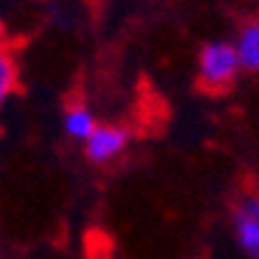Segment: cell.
Wrapping results in <instances>:
<instances>
[{"label": "cell", "mask_w": 259, "mask_h": 259, "mask_svg": "<svg viewBox=\"0 0 259 259\" xmlns=\"http://www.w3.org/2000/svg\"><path fill=\"white\" fill-rule=\"evenodd\" d=\"M241 63L234 42L229 40H208L196 54V79L205 91L220 94L227 91L241 77Z\"/></svg>", "instance_id": "6da1fadb"}, {"label": "cell", "mask_w": 259, "mask_h": 259, "mask_svg": "<svg viewBox=\"0 0 259 259\" xmlns=\"http://www.w3.org/2000/svg\"><path fill=\"white\" fill-rule=\"evenodd\" d=\"M229 231L243 259H259V189H243L231 201Z\"/></svg>", "instance_id": "7a4b0ae2"}, {"label": "cell", "mask_w": 259, "mask_h": 259, "mask_svg": "<svg viewBox=\"0 0 259 259\" xmlns=\"http://www.w3.org/2000/svg\"><path fill=\"white\" fill-rule=\"evenodd\" d=\"M131 131L121 124H103L98 121V126L94 128L89 138L82 143V152L89 163L94 166H108L121 159L131 147Z\"/></svg>", "instance_id": "3957f363"}, {"label": "cell", "mask_w": 259, "mask_h": 259, "mask_svg": "<svg viewBox=\"0 0 259 259\" xmlns=\"http://www.w3.org/2000/svg\"><path fill=\"white\" fill-rule=\"evenodd\" d=\"M231 42L238 54L241 70L247 75H259V17L247 19Z\"/></svg>", "instance_id": "277c9868"}, {"label": "cell", "mask_w": 259, "mask_h": 259, "mask_svg": "<svg viewBox=\"0 0 259 259\" xmlns=\"http://www.w3.org/2000/svg\"><path fill=\"white\" fill-rule=\"evenodd\" d=\"M98 126L96 112L87 105V103H70L66 110H63V117H61V128L70 140H77V143H84L89 138L94 128Z\"/></svg>", "instance_id": "5b68a950"}, {"label": "cell", "mask_w": 259, "mask_h": 259, "mask_svg": "<svg viewBox=\"0 0 259 259\" xmlns=\"http://www.w3.org/2000/svg\"><path fill=\"white\" fill-rule=\"evenodd\" d=\"M19 89V66L10 49H0V112Z\"/></svg>", "instance_id": "8992f818"}, {"label": "cell", "mask_w": 259, "mask_h": 259, "mask_svg": "<svg viewBox=\"0 0 259 259\" xmlns=\"http://www.w3.org/2000/svg\"><path fill=\"white\" fill-rule=\"evenodd\" d=\"M0 49H7V28L3 19H0Z\"/></svg>", "instance_id": "52a82bcc"}, {"label": "cell", "mask_w": 259, "mask_h": 259, "mask_svg": "<svg viewBox=\"0 0 259 259\" xmlns=\"http://www.w3.org/2000/svg\"><path fill=\"white\" fill-rule=\"evenodd\" d=\"M0 259H5V257H3V247H0Z\"/></svg>", "instance_id": "ba28073f"}]
</instances>
